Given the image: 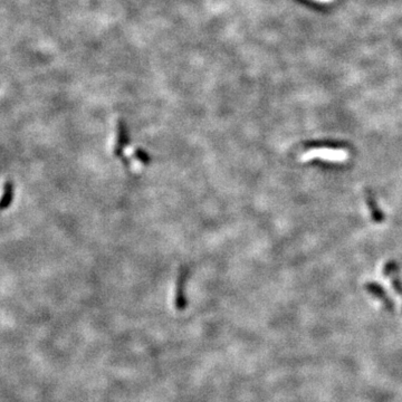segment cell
Listing matches in <instances>:
<instances>
[{
	"instance_id": "obj_3",
	"label": "cell",
	"mask_w": 402,
	"mask_h": 402,
	"mask_svg": "<svg viewBox=\"0 0 402 402\" xmlns=\"http://www.w3.org/2000/svg\"><path fill=\"white\" fill-rule=\"evenodd\" d=\"M366 288L369 290L370 293L373 294L374 296H377L378 298H380L381 301L385 303L387 306L392 307L394 306V304H392L391 299L388 296V294L385 289L382 288L381 285H379L377 283H369L366 285Z\"/></svg>"
},
{
	"instance_id": "obj_7",
	"label": "cell",
	"mask_w": 402,
	"mask_h": 402,
	"mask_svg": "<svg viewBox=\"0 0 402 402\" xmlns=\"http://www.w3.org/2000/svg\"><path fill=\"white\" fill-rule=\"evenodd\" d=\"M315 164H317V165H320V167H324V168H333V167H335V168H337L339 167V164L337 163H331V162H323V161H315V162H314Z\"/></svg>"
},
{
	"instance_id": "obj_8",
	"label": "cell",
	"mask_w": 402,
	"mask_h": 402,
	"mask_svg": "<svg viewBox=\"0 0 402 402\" xmlns=\"http://www.w3.org/2000/svg\"><path fill=\"white\" fill-rule=\"evenodd\" d=\"M315 1H318V2H332L333 0H315Z\"/></svg>"
},
{
	"instance_id": "obj_2",
	"label": "cell",
	"mask_w": 402,
	"mask_h": 402,
	"mask_svg": "<svg viewBox=\"0 0 402 402\" xmlns=\"http://www.w3.org/2000/svg\"><path fill=\"white\" fill-rule=\"evenodd\" d=\"M306 149H332V150H340V149H348L349 145L346 143L333 142V141H316V142H308L305 143Z\"/></svg>"
},
{
	"instance_id": "obj_6",
	"label": "cell",
	"mask_w": 402,
	"mask_h": 402,
	"mask_svg": "<svg viewBox=\"0 0 402 402\" xmlns=\"http://www.w3.org/2000/svg\"><path fill=\"white\" fill-rule=\"evenodd\" d=\"M10 199H11V188H10V186H7L6 190H4L2 199H1V201H0V206L6 207V205L9 201H10Z\"/></svg>"
},
{
	"instance_id": "obj_5",
	"label": "cell",
	"mask_w": 402,
	"mask_h": 402,
	"mask_svg": "<svg viewBox=\"0 0 402 402\" xmlns=\"http://www.w3.org/2000/svg\"><path fill=\"white\" fill-rule=\"evenodd\" d=\"M391 285H392V288L396 290V293L399 294L402 297V283L397 274L391 276Z\"/></svg>"
},
{
	"instance_id": "obj_1",
	"label": "cell",
	"mask_w": 402,
	"mask_h": 402,
	"mask_svg": "<svg viewBox=\"0 0 402 402\" xmlns=\"http://www.w3.org/2000/svg\"><path fill=\"white\" fill-rule=\"evenodd\" d=\"M366 202L369 208L370 215H371V218L377 224H381L385 220V215H383L382 210L379 208L378 202L376 197H374L373 192L370 190V189H366Z\"/></svg>"
},
{
	"instance_id": "obj_4",
	"label": "cell",
	"mask_w": 402,
	"mask_h": 402,
	"mask_svg": "<svg viewBox=\"0 0 402 402\" xmlns=\"http://www.w3.org/2000/svg\"><path fill=\"white\" fill-rule=\"evenodd\" d=\"M398 272V265H397L396 262H388L385 268H383V274L386 276L391 277L392 275H395Z\"/></svg>"
}]
</instances>
